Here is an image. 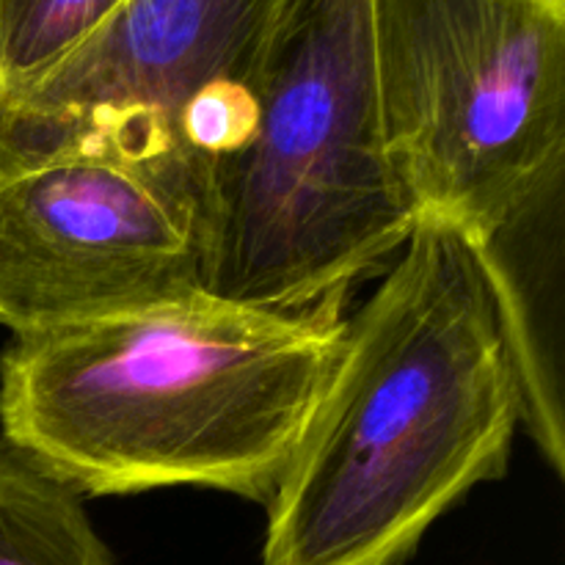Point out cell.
Wrapping results in <instances>:
<instances>
[{"label":"cell","mask_w":565,"mask_h":565,"mask_svg":"<svg viewBox=\"0 0 565 565\" xmlns=\"http://www.w3.org/2000/svg\"><path fill=\"white\" fill-rule=\"evenodd\" d=\"M386 147L480 237L565 169V0H364Z\"/></svg>","instance_id":"cell-4"},{"label":"cell","mask_w":565,"mask_h":565,"mask_svg":"<svg viewBox=\"0 0 565 565\" xmlns=\"http://www.w3.org/2000/svg\"><path fill=\"white\" fill-rule=\"evenodd\" d=\"M522 395L478 246L423 215L345 320L318 408L268 500L263 565H403L505 475Z\"/></svg>","instance_id":"cell-1"},{"label":"cell","mask_w":565,"mask_h":565,"mask_svg":"<svg viewBox=\"0 0 565 565\" xmlns=\"http://www.w3.org/2000/svg\"><path fill=\"white\" fill-rule=\"evenodd\" d=\"M0 565H114L83 494L3 439Z\"/></svg>","instance_id":"cell-8"},{"label":"cell","mask_w":565,"mask_h":565,"mask_svg":"<svg viewBox=\"0 0 565 565\" xmlns=\"http://www.w3.org/2000/svg\"><path fill=\"white\" fill-rule=\"evenodd\" d=\"M296 6L125 0L64 58L0 92V158L108 147L191 163L180 147L185 110L221 83L254 88L270 42Z\"/></svg>","instance_id":"cell-6"},{"label":"cell","mask_w":565,"mask_h":565,"mask_svg":"<svg viewBox=\"0 0 565 565\" xmlns=\"http://www.w3.org/2000/svg\"><path fill=\"white\" fill-rule=\"evenodd\" d=\"M202 290V180L177 158L66 147L0 158V326L11 334Z\"/></svg>","instance_id":"cell-5"},{"label":"cell","mask_w":565,"mask_h":565,"mask_svg":"<svg viewBox=\"0 0 565 565\" xmlns=\"http://www.w3.org/2000/svg\"><path fill=\"white\" fill-rule=\"evenodd\" d=\"M563 224L565 169L472 241L511 348L522 425L557 478L565 475Z\"/></svg>","instance_id":"cell-7"},{"label":"cell","mask_w":565,"mask_h":565,"mask_svg":"<svg viewBox=\"0 0 565 565\" xmlns=\"http://www.w3.org/2000/svg\"><path fill=\"white\" fill-rule=\"evenodd\" d=\"M257 116L202 182V290L279 312L345 301L419 221L375 94L364 0H298L263 61Z\"/></svg>","instance_id":"cell-3"},{"label":"cell","mask_w":565,"mask_h":565,"mask_svg":"<svg viewBox=\"0 0 565 565\" xmlns=\"http://www.w3.org/2000/svg\"><path fill=\"white\" fill-rule=\"evenodd\" d=\"M125 0H0V92L36 77Z\"/></svg>","instance_id":"cell-9"},{"label":"cell","mask_w":565,"mask_h":565,"mask_svg":"<svg viewBox=\"0 0 565 565\" xmlns=\"http://www.w3.org/2000/svg\"><path fill=\"white\" fill-rule=\"evenodd\" d=\"M342 303L279 312L196 290L14 334L3 441L77 494L210 489L268 505L340 356Z\"/></svg>","instance_id":"cell-2"}]
</instances>
